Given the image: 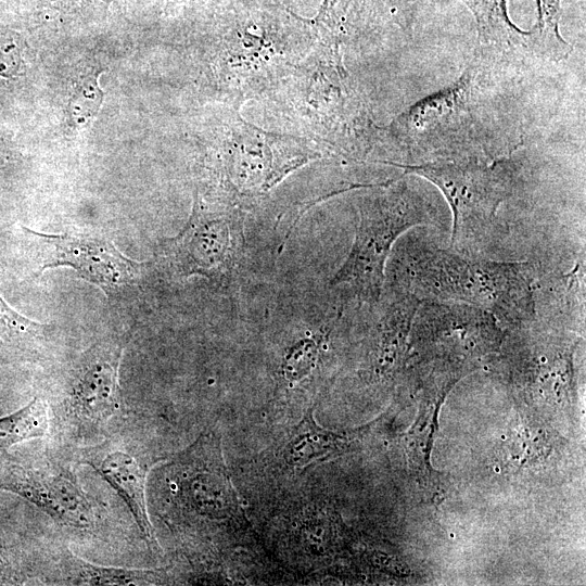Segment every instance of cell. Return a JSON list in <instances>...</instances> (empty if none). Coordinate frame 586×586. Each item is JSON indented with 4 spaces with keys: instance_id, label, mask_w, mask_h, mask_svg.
<instances>
[{
    "instance_id": "obj_1",
    "label": "cell",
    "mask_w": 586,
    "mask_h": 586,
    "mask_svg": "<svg viewBox=\"0 0 586 586\" xmlns=\"http://www.w3.org/2000/svg\"><path fill=\"white\" fill-rule=\"evenodd\" d=\"M317 34L278 0H224L199 47L202 86L224 106L263 99L309 53Z\"/></svg>"
},
{
    "instance_id": "obj_2",
    "label": "cell",
    "mask_w": 586,
    "mask_h": 586,
    "mask_svg": "<svg viewBox=\"0 0 586 586\" xmlns=\"http://www.w3.org/2000/svg\"><path fill=\"white\" fill-rule=\"evenodd\" d=\"M263 99L276 115L332 154L365 157L382 128L346 69L341 44L316 39L309 53Z\"/></svg>"
},
{
    "instance_id": "obj_3",
    "label": "cell",
    "mask_w": 586,
    "mask_h": 586,
    "mask_svg": "<svg viewBox=\"0 0 586 586\" xmlns=\"http://www.w3.org/2000/svg\"><path fill=\"white\" fill-rule=\"evenodd\" d=\"M530 270L528 263L471 258L417 239L406 242L400 252L395 285L420 301L482 308L501 327L518 329L537 314Z\"/></svg>"
},
{
    "instance_id": "obj_4",
    "label": "cell",
    "mask_w": 586,
    "mask_h": 586,
    "mask_svg": "<svg viewBox=\"0 0 586 586\" xmlns=\"http://www.w3.org/2000/svg\"><path fill=\"white\" fill-rule=\"evenodd\" d=\"M324 153L332 155L313 140L267 131L245 120L238 109L224 106L207 144L208 195L242 209L253 207Z\"/></svg>"
},
{
    "instance_id": "obj_5",
    "label": "cell",
    "mask_w": 586,
    "mask_h": 586,
    "mask_svg": "<svg viewBox=\"0 0 586 586\" xmlns=\"http://www.w3.org/2000/svg\"><path fill=\"white\" fill-rule=\"evenodd\" d=\"M433 220L432 207L408 181H387L365 196L351 250L330 280L360 302L378 303L391 250L407 230Z\"/></svg>"
},
{
    "instance_id": "obj_6",
    "label": "cell",
    "mask_w": 586,
    "mask_h": 586,
    "mask_svg": "<svg viewBox=\"0 0 586 586\" xmlns=\"http://www.w3.org/2000/svg\"><path fill=\"white\" fill-rule=\"evenodd\" d=\"M385 163L403 168L406 175L426 179L443 193L453 213L450 247L460 253L486 237L498 208L512 194L515 184V166L511 158L501 157L491 163Z\"/></svg>"
},
{
    "instance_id": "obj_7",
    "label": "cell",
    "mask_w": 586,
    "mask_h": 586,
    "mask_svg": "<svg viewBox=\"0 0 586 586\" xmlns=\"http://www.w3.org/2000/svg\"><path fill=\"white\" fill-rule=\"evenodd\" d=\"M169 501L176 517L209 528L245 523L238 493L226 466L220 437L202 434L166 467Z\"/></svg>"
},
{
    "instance_id": "obj_8",
    "label": "cell",
    "mask_w": 586,
    "mask_h": 586,
    "mask_svg": "<svg viewBox=\"0 0 586 586\" xmlns=\"http://www.w3.org/2000/svg\"><path fill=\"white\" fill-rule=\"evenodd\" d=\"M243 219L241 207L195 191L186 226L161 244L160 259L179 276L230 280L241 262Z\"/></svg>"
},
{
    "instance_id": "obj_9",
    "label": "cell",
    "mask_w": 586,
    "mask_h": 586,
    "mask_svg": "<svg viewBox=\"0 0 586 586\" xmlns=\"http://www.w3.org/2000/svg\"><path fill=\"white\" fill-rule=\"evenodd\" d=\"M481 73V60L475 59L457 80L397 115L382 136L409 151L450 145L473 126Z\"/></svg>"
},
{
    "instance_id": "obj_10",
    "label": "cell",
    "mask_w": 586,
    "mask_h": 586,
    "mask_svg": "<svg viewBox=\"0 0 586 586\" xmlns=\"http://www.w3.org/2000/svg\"><path fill=\"white\" fill-rule=\"evenodd\" d=\"M25 230L37 244L39 273L49 268L71 267L107 296L136 289L144 273V263L128 258L103 235L87 232L44 234Z\"/></svg>"
},
{
    "instance_id": "obj_11",
    "label": "cell",
    "mask_w": 586,
    "mask_h": 586,
    "mask_svg": "<svg viewBox=\"0 0 586 586\" xmlns=\"http://www.w3.org/2000/svg\"><path fill=\"white\" fill-rule=\"evenodd\" d=\"M0 489L25 498L66 526L88 528L94 523L92 505L74 473L62 466H28L2 455Z\"/></svg>"
},
{
    "instance_id": "obj_12",
    "label": "cell",
    "mask_w": 586,
    "mask_h": 586,
    "mask_svg": "<svg viewBox=\"0 0 586 586\" xmlns=\"http://www.w3.org/2000/svg\"><path fill=\"white\" fill-rule=\"evenodd\" d=\"M500 323L487 310L461 304L420 301L410 326L416 345L442 349L483 353L502 339Z\"/></svg>"
},
{
    "instance_id": "obj_13",
    "label": "cell",
    "mask_w": 586,
    "mask_h": 586,
    "mask_svg": "<svg viewBox=\"0 0 586 586\" xmlns=\"http://www.w3.org/2000/svg\"><path fill=\"white\" fill-rule=\"evenodd\" d=\"M122 339H104L81 353L67 375L65 402L73 415L90 424L105 423L120 405Z\"/></svg>"
},
{
    "instance_id": "obj_14",
    "label": "cell",
    "mask_w": 586,
    "mask_h": 586,
    "mask_svg": "<svg viewBox=\"0 0 586 586\" xmlns=\"http://www.w3.org/2000/svg\"><path fill=\"white\" fill-rule=\"evenodd\" d=\"M88 462L123 498L145 542L155 546L145 499V468L119 449L97 454Z\"/></svg>"
},
{
    "instance_id": "obj_15",
    "label": "cell",
    "mask_w": 586,
    "mask_h": 586,
    "mask_svg": "<svg viewBox=\"0 0 586 586\" xmlns=\"http://www.w3.org/2000/svg\"><path fill=\"white\" fill-rule=\"evenodd\" d=\"M342 437L319 425L309 409L289 433L276 454L277 464L284 471H301L334 457L342 449Z\"/></svg>"
},
{
    "instance_id": "obj_16",
    "label": "cell",
    "mask_w": 586,
    "mask_h": 586,
    "mask_svg": "<svg viewBox=\"0 0 586 586\" xmlns=\"http://www.w3.org/2000/svg\"><path fill=\"white\" fill-rule=\"evenodd\" d=\"M472 13L484 54L504 55L527 51V31L509 18L506 0H461Z\"/></svg>"
},
{
    "instance_id": "obj_17",
    "label": "cell",
    "mask_w": 586,
    "mask_h": 586,
    "mask_svg": "<svg viewBox=\"0 0 586 586\" xmlns=\"http://www.w3.org/2000/svg\"><path fill=\"white\" fill-rule=\"evenodd\" d=\"M368 0H322L311 20L318 38L341 46L359 29L367 28Z\"/></svg>"
},
{
    "instance_id": "obj_18",
    "label": "cell",
    "mask_w": 586,
    "mask_h": 586,
    "mask_svg": "<svg viewBox=\"0 0 586 586\" xmlns=\"http://www.w3.org/2000/svg\"><path fill=\"white\" fill-rule=\"evenodd\" d=\"M562 0H535L537 21L527 31V51L549 61H560L572 51L560 34Z\"/></svg>"
},
{
    "instance_id": "obj_19",
    "label": "cell",
    "mask_w": 586,
    "mask_h": 586,
    "mask_svg": "<svg viewBox=\"0 0 586 586\" xmlns=\"http://www.w3.org/2000/svg\"><path fill=\"white\" fill-rule=\"evenodd\" d=\"M48 409L39 398L0 418V456L17 443L42 436L48 429Z\"/></svg>"
},
{
    "instance_id": "obj_20",
    "label": "cell",
    "mask_w": 586,
    "mask_h": 586,
    "mask_svg": "<svg viewBox=\"0 0 586 586\" xmlns=\"http://www.w3.org/2000/svg\"><path fill=\"white\" fill-rule=\"evenodd\" d=\"M320 348V335L308 334L296 339L281 358L279 369L282 379L289 385H294L308 378L317 368Z\"/></svg>"
},
{
    "instance_id": "obj_21",
    "label": "cell",
    "mask_w": 586,
    "mask_h": 586,
    "mask_svg": "<svg viewBox=\"0 0 586 586\" xmlns=\"http://www.w3.org/2000/svg\"><path fill=\"white\" fill-rule=\"evenodd\" d=\"M73 572L76 584L86 585H142L152 584L155 578L153 571L129 570L120 568L100 566L81 559H73Z\"/></svg>"
},
{
    "instance_id": "obj_22",
    "label": "cell",
    "mask_w": 586,
    "mask_h": 586,
    "mask_svg": "<svg viewBox=\"0 0 586 586\" xmlns=\"http://www.w3.org/2000/svg\"><path fill=\"white\" fill-rule=\"evenodd\" d=\"M102 71L98 69L82 76L67 103V115L75 127H85L97 116L104 98V92L99 85V76Z\"/></svg>"
},
{
    "instance_id": "obj_23",
    "label": "cell",
    "mask_w": 586,
    "mask_h": 586,
    "mask_svg": "<svg viewBox=\"0 0 586 586\" xmlns=\"http://www.w3.org/2000/svg\"><path fill=\"white\" fill-rule=\"evenodd\" d=\"M46 327L12 309L0 296V341L22 342L39 339Z\"/></svg>"
},
{
    "instance_id": "obj_24",
    "label": "cell",
    "mask_w": 586,
    "mask_h": 586,
    "mask_svg": "<svg viewBox=\"0 0 586 586\" xmlns=\"http://www.w3.org/2000/svg\"><path fill=\"white\" fill-rule=\"evenodd\" d=\"M24 67L22 41L15 33L0 26V79L14 80Z\"/></svg>"
},
{
    "instance_id": "obj_25",
    "label": "cell",
    "mask_w": 586,
    "mask_h": 586,
    "mask_svg": "<svg viewBox=\"0 0 586 586\" xmlns=\"http://www.w3.org/2000/svg\"><path fill=\"white\" fill-rule=\"evenodd\" d=\"M384 22L408 29L410 14L407 3L404 0H368V27Z\"/></svg>"
},
{
    "instance_id": "obj_26",
    "label": "cell",
    "mask_w": 586,
    "mask_h": 586,
    "mask_svg": "<svg viewBox=\"0 0 586 586\" xmlns=\"http://www.w3.org/2000/svg\"><path fill=\"white\" fill-rule=\"evenodd\" d=\"M167 1V8L173 7L175 4H179L181 2H184L186 0H166Z\"/></svg>"
}]
</instances>
